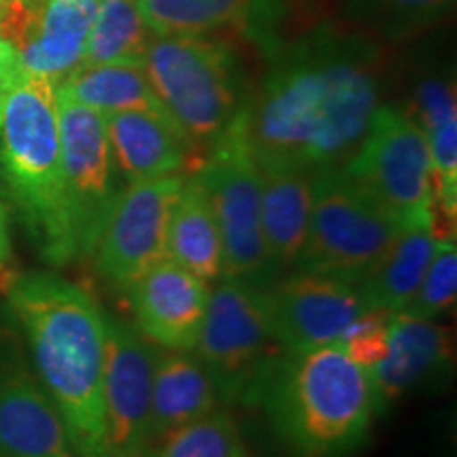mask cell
Segmentation results:
<instances>
[{
	"label": "cell",
	"mask_w": 457,
	"mask_h": 457,
	"mask_svg": "<svg viewBox=\"0 0 457 457\" xmlns=\"http://www.w3.org/2000/svg\"><path fill=\"white\" fill-rule=\"evenodd\" d=\"M379 106V77L364 45L318 32L279 54L233 123L261 170L310 174L350 162Z\"/></svg>",
	"instance_id": "cell-1"
},
{
	"label": "cell",
	"mask_w": 457,
	"mask_h": 457,
	"mask_svg": "<svg viewBox=\"0 0 457 457\" xmlns=\"http://www.w3.org/2000/svg\"><path fill=\"white\" fill-rule=\"evenodd\" d=\"M45 392L54 400L77 457H108L102 409L106 313L77 284L30 271L7 288Z\"/></svg>",
	"instance_id": "cell-2"
},
{
	"label": "cell",
	"mask_w": 457,
	"mask_h": 457,
	"mask_svg": "<svg viewBox=\"0 0 457 457\" xmlns=\"http://www.w3.org/2000/svg\"><path fill=\"white\" fill-rule=\"evenodd\" d=\"M256 403L293 457H350L381 413L370 373L339 343L279 353Z\"/></svg>",
	"instance_id": "cell-3"
},
{
	"label": "cell",
	"mask_w": 457,
	"mask_h": 457,
	"mask_svg": "<svg viewBox=\"0 0 457 457\" xmlns=\"http://www.w3.org/2000/svg\"><path fill=\"white\" fill-rule=\"evenodd\" d=\"M0 193L45 261H77L68 228L55 85L17 74L0 114Z\"/></svg>",
	"instance_id": "cell-4"
},
{
	"label": "cell",
	"mask_w": 457,
	"mask_h": 457,
	"mask_svg": "<svg viewBox=\"0 0 457 457\" xmlns=\"http://www.w3.org/2000/svg\"><path fill=\"white\" fill-rule=\"evenodd\" d=\"M142 66L163 111L193 146H214L242 112V74L227 45L155 34Z\"/></svg>",
	"instance_id": "cell-5"
},
{
	"label": "cell",
	"mask_w": 457,
	"mask_h": 457,
	"mask_svg": "<svg viewBox=\"0 0 457 457\" xmlns=\"http://www.w3.org/2000/svg\"><path fill=\"white\" fill-rule=\"evenodd\" d=\"M400 222L343 165L313 176L305 248L295 271L362 282L398 233Z\"/></svg>",
	"instance_id": "cell-6"
},
{
	"label": "cell",
	"mask_w": 457,
	"mask_h": 457,
	"mask_svg": "<svg viewBox=\"0 0 457 457\" xmlns=\"http://www.w3.org/2000/svg\"><path fill=\"white\" fill-rule=\"evenodd\" d=\"M193 352L222 404H254L262 375L284 352L271 330L265 293L236 279H220L210 290Z\"/></svg>",
	"instance_id": "cell-7"
},
{
	"label": "cell",
	"mask_w": 457,
	"mask_h": 457,
	"mask_svg": "<svg viewBox=\"0 0 457 457\" xmlns=\"http://www.w3.org/2000/svg\"><path fill=\"white\" fill-rule=\"evenodd\" d=\"M195 174L208 193L220 231L222 279L265 290L278 279V270L262 236L259 163L236 131L228 129L225 138L210 146Z\"/></svg>",
	"instance_id": "cell-8"
},
{
	"label": "cell",
	"mask_w": 457,
	"mask_h": 457,
	"mask_svg": "<svg viewBox=\"0 0 457 457\" xmlns=\"http://www.w3.org/2000/svg\"><path fill=\"white\" fill-rule=\"evenodd\" d=\"M343 168L400 222L436 220L430 148L413 114L377 106L367 134Z\"/></svg>",
	"instance_id": "cell-9"
},
{
	"label": "cell",
	"mask_w": 457,
	"mask_h": 457,
	"mask_svg": "<svg viewBox=\"0 0 457 457\" xmlns=\"http://www.w3.org/2000/svg\"><path fill=\"white\" fill-rule=\"evenodd\" d=\"M57 111L66 219L79 261L94 253L108 212L123 188L119 185L104 114L60 94Z\"/></svg>",
	"instance_id": "cell-10"
},
{
	"label": "cell",
	"mask_w": 457,
	"mask_h": 457,
	"mask_svg": "<svg viewBox=\"0 0 457 457\" xmlns=\"http://www.w3.org/2000/svg\"><path fill=\"white\" fill-rule=\"evenodd\" d=\"M185 176L128 185L119 193L89 256L100 278L119 293H128L136 279L168 259V222Z\"/></svg>",
	"instance_id": "cell-11"
},
{
	"label": "cell",
	"mask_w": 457,
	"mask_h": 457,
	"mask_svg": "<svg viewBox=\"0 0 457 457\" xmlns=\"http://www.w3.org/2000/svg\"><path fill=\"white\" fill-rule=\"evenodd\" d=\"M155 345L136 327L106 316L102 409L108 457H140L148 447Z\"/></svg>",
	"instance_id": "cell-12"
},
{
	"label": "cell",
	"mask_w": 457,
	"mask_h": 457,
	"mask_svg": "<svg viewBox=\"0 0 457 457\" xmlns=\"http://www.w3.org/2000/svg\"><path fill=\"white\" fill-rule=\"evenodd\" d=\"M271 330L284 352L339 343L347 327L369 310L358 284L312 271H295L265 290Z\"/></svg>",
	"instance_id": "cell-13"
},
{
	"label": "cell",
	"mask_w": 457,
	"mask_h": 457,
	"mask_svg": "<svg viewBox=\"0 0 457 457\" xmlns=\"http://www.w3.org/2000/svg\"><path fill=\"white\" fill-rule=\"evenodd\" d=\"M136 328L157 347L193 352L208 310L210 284L163 259L125 293Z\"/></svg>",
	"instance_id": "cell-14"
},
{
	"label": "cell",
	"mask_w": 457,
	"mask_h": 457,
	"mask_svg": "<svg viewBox=\"0 0 457 457\" xmlns=\"http://www.w3.org/2000/svg\"><path fill=\"white\" fill-rule=\"evenodd\" d=\"M0 457H77L60 411L30 370H0Z\"/></svg>",
	"instance_id": "cell-15"
},
{
	"label": "cell",
	"mask_w": 457,
	"mask_h": 457,
	"mask_svg": "<svg viewBox=\"0 0 457 457\" xmlns=\"http://www.w3.org/2000/svg\"><path fill=\"white\" fill-rule=\"evenodd\" d=\"M114 165L125 185H140L185 174L191 140L165 111L104 114Z\"/></svg>",
	"instance_id": "cell-16"
},
{
	"label": "cell",
	"mask_w": 457,
	"mask_h": 457,
	"mask_svg": "<svg viewBox=\"0 0 457 457\" xmlns=\"http://www.w3.org/2000/svg\"><path fill=\"white\" fill-rule=\"evenodd\" d=\"M453 364V337L436 320L392 313L386 356L370 370L379 411Z\"/></svg>",
	"instance_id": "cell-17"
},
{
	"label": "cell",
	"mask_w": 457,
	"mask_h": 457,
	"mask_svg": "<svg viewBox=\"0 0 457 457\" xmlns=\"http://www.w3.org/2000/svg\"><path fill=\"white\" fill-rule=\"evenodd\" d=\"M100 0H37L30 32L15 47L17 71L62 83L81 66Z\"/></svg>",
	"instance_id": "cell-18"
},
{
	"label": "cell",
	"mask_w": 457,
	"mask_h": 457,
	"mask_svg": "<svg viewBox=\"0 0 457 457\" xmlns=\"http://www.w3.org/2000/svg\"><path fill=\"white\" fill-rule=\"evenodd\" d=\"M219 404V392L197 356L155 345L148 445L212 413Z\"/></svg>",
	"instance_id": "cell-19"
},
{
	"label": "cell",
	"mask_w": 457,
	"mask_h": 457,
	"mask_svg": "<svg viewBox=\"0 0 457 457\" xmlns=\"http://www.w3.org/2000/svg\"><path fill=\"white\" fill-rule=\"evenodd\" d=\"M261 222L278 273L296 270L310 228L313 176L303 170H261Z\"/></svg>",
	"instance_id": "cell-20"
},
{
	"label": "cell",
	"mask_w": 457,
	"mask_h": 457,
	"mask_svg": "<svg viewBox=\"0 0 457 457\" xmlns=\"http://www.w3.org/2000/svg\"><path fill=\"white\" fill-rule=\"evenodd\" d=\"M436 220L403 222L392 244L375 262L369 276L358 282L369 310L403 312L430 265L438 244Z\"/></svg>",
	"instance_id": "cell-21"
},
{
	"label": "cell",
	"mask_w": 457,
	"mask_h": 457,
	"mask_svg": "<svg viewBox=\"0 0 457 457\" xmlns=\"http://www.w3.org/2000/svg\"><path fill=\"white\" fill-rule=\"evenodd\" d=\"M168 259L179 262L205 284L222 279V244L208 193L197 174L185 176V185L168 222Z\"/></svg>",
	"instance_id": "cell-22"
},
{
	"label": "cell",
	"mask_w": 457,
	"mask_h": 457,
	"mask_svg": "<svg viewBox=\"0 0 457 457\" xmlns=\"http://www.w3.org/2000/svg\"><path fill=\"white\" fill-rule=\"evenodd\" d=\"M55 91L102 114L163 111L142 62L81 64L55 85Z\"/></svg>",
	"instance_id": "cell-23"
},
{
	"label": "cell",
	"mask_w": 457,
	"mask_h": 457,
	"mask_svg": "<svg viewBox=\"0 0 457 457\" xmlns=\"http://www.w3.org/2000/svg\"><path fill=\"white\" fill-rule=\"evenodd\" d=\"M415 121L424 129L430 148L436 205L455 222L457 208V106L453 85L428 81L417 91Z\"/></svg>",
	"instance_id": "cell-24"
},
{
	"label": "cell",
	"mask_w": 457,
	"mask_h": 457,
	"mask_svg": "<svg viewBox=\"0 0 457 457\" xmlns=\"http://www.w3.org/2000/svg\"><path fill=\"white\" fill-rule=\"evenodd\" d=\"M148 30L157 37H202L244 21L256 0H136Z\"/></svg>",
	"instance_id": "cell-25"
},
{
	"label": "cell",
	"mask_w": 457,
	"mask_h": 457,
	"mask_svg": "<svg viewBox=\"0 0 457 457\" xmlns=\"http://www.w3.org/2000/svg\"><path fill=\"white\" fill-rule=\"evenodd\" d=\"M136 0H100L81 64L142 62L151 41Z\"/></svg>",
	"instance_id": "cell-26"
},
{
	"label": "cell",
	"mask_w": 457,
	"mask_h": 457,
	"mask_svg": "<svg viewBox=\"0 0 457 457\" xmlns=\"http://www.w3.org/2000/svg\"><path fill=\"white\" fill-rule=\"evenodd\" d=\"M140 457H248V453L236 420L216 409L157 438Z\"/></svg>",
	"instance_id": "cell-27"
},
{
	"label": "cell",
	"mask_w": 457,
	"mask_h": 457,
	"mask_svg": "<svg viewBox=\"0 0 457 457\" xmlns=\"http://www.w3.org/2000/svg\"><path fill=\"white\" fill-rule=\"evenodd\" d=\"M457 296V245L455 237L438 239L428 270L417 286L413 299L403 313L413 318L436 320L453 310Z\"/></svg>",
	"instance_id": "cell-28"
},
{
	"label": "cell",
	"mask_w": 457,
	"mask_h": 457,
	"mask_svg": "<svg viewBox=\"0 0 457 457\" xmlns=\"http://www.w3.org/2000/svg\"><path fill=\"white\" fill-rule=\"evenodd\" d=\"M390 318V312L367 310L353 320L339 341L343 350L350 353L360 367L367 369L369 373L386 356Z\"/></svg>",
	"instance_id": "cell-29"
},
{
	"label": "cell",
	"mask_w": 457,
	"mask_h": 457,
	"mask_svg": "<svg viewBox=\"0 0 457 457\" xmlns=\"http://www.w3.org/2000/svg\"><path fill=\"white\" fill-rule=\"evenodd\" d=\"M386 3L403 17H430L447 0H386Z\"/></svg>",
	"instance_id": "cell-30"
},
{
	"label": "cell",
	"mask_w": 457,
	"mask_h": 457,
	"mask_svg": "<svg viewBox=\"0 0 457 457\" xmlns=\"http://www.w3.org/2000/svg\"><path fill=\"white\" fill-rule=\"evenodd\" d=\"M17 74L20 71H17L15 49L4 38H0V89H7Z\"/></svg>",
	"instance_id": "cell-31"
},
{
	"label": "cell",
	"mask_w": 457,
	"mask_h": 457,
	"mask_svg": "<svg viewBox=\"0 0 457 457\" xmlns=\"http://www.w3.org/2000/svg\"><path fill=\"white\" fill-rule=\"evenodd\" d=\"M11 254V208L0 202V270Z\"/></svg>",
	"instance_id": "cell-32"
},
{
	"label": "cell",
	"mask_w": 457,
	"mask_h": 457,
	"mask_svg": "<svg viewBox=\"0 0 457 457\" xmlns=\"http://www.w3.org/2000/svg\"><path fill=\"white\" fill-rule=\"evenodd\" d=\"M0 11H3V0H0Z\"/></svg>",
	"instance_id": "cell-33"
},
{
	"label": "cell",
	"mask_w": 457,
	"mask_h": 457,
	"mask_svg": "<svg viewBox=\"0 0 457 457\" xmlns=\"http://www.w3.org/2000/svg\"><path fill=\"white\" fill-rule=\"evenodd\" d=\"M0 114H3V112H0Z\"/></svg>",
	"instance_id": "cell-34"
}]
</instances>
